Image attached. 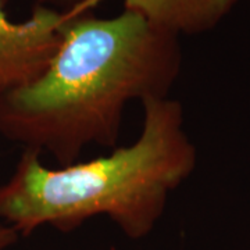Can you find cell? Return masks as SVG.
I'll use <instances>...</instances> for the list:
<instances>
[{"instance_id": "6da1fadb", "label": "cell", "mask_w": 250, "mask_h": 250, "mask_svg": "<svg viewBox=\"0 0 250 250\" xmlns=\"http://www.w3.org/2000/svg\"><path fill=\"white\" fill-rule=\"evenodd\" d=\"M181 62L178 36L138 13L74 14L41 75L0 96V135L59 166L92 145L114 147L125 106L168 98Z\"/></svg>"}, {"instance_id": "7a4b0ae2", "label": "cell", "mask_w": 250, "mask_h": 250, "mask_svg": "<svg viewBox=\"0 0 250 250\" xmlns=\"http://www.w3.org/2000/svg\"><path fill=\"white\" fill-rule=\"evenodd\" d=\"M142 106L138 139L104 156L52 168L41 153L24 149L0 184V221L28 236L45 225L68 232L104 215L131 239L149 235L197 154L178 100L147 99Z\"/></svg>"}, {"instance_id": "3957f363", "label": "cell", "mask_w": 250, "mask_h": 250, "mask_svg": "<svg viewBox=\"0 0 250 250\" xmlns=\"http://www.w3.org/2000/svg\"><path fill=\"white\" fill-rule=\"evenodd\" d=\"M81 14V13H80ZM74 13L35 6L25 21H11L0 0V96L41 75L60 45L62 28Z\"/></svg>"}, {"instance_id": "277c9868", "label": "cell", "mask_w": 250, "mask_h": 250, "mask_svg": "<svg viewBox=\"0 0 250 250\" xmlns=\"http://www.w3.org/2000/svg\"><path fill=\"white\" fill-rule=\"evenodd\" d=\"M236 0H124L125 10L178 36L213 28Z\"/></svg>"}, {"instance_id": "5b68a950", "label": "cell", "mask_w": 250, "mask_h": 250, "mask_svg": "<svg viewBox=\"0 0 250 250\" xmlns=\"http://www.w3.org/2000/svg\"><path fill=\"white\" fill-rule=\"evenodd\" d=\"M36 6L49 7L57 10L60 13H74L80 14L88 6V3L93 0H32Z\"/></svg>"}, {"instance_id": "8992f818", "label": "cell", "mask_w": 250, "mask_h": 250, "mask_svg": "<svg viewBox=\"0 0 250 250\" xmlns=\"http://www.w3.org/2000/svg\"><path fill=\"white\" fill-rule=\"evenodd\" d=\"M18 235L11 227L0 221V250H7L18 241Z\"/></svg>"}]
</instances>
